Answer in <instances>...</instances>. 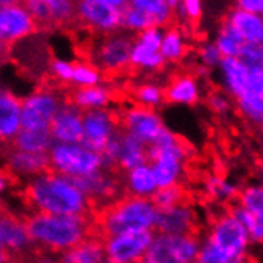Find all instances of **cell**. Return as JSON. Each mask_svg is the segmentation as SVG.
Instances as JSON below:
<instances>
[{"mask_svg":"<svg viewBox=\"0 0 263 263\" xmlns=\"http://www.w3.org/2000/svg\"><path fill=\"white\" fill-rule=\"evenodd\" d=\"M75 21L99 35L121 30V10L109 7L99 0H77Z\"/></svg>","mask_w":263,"mask_h":263,"instance_id":"7c38bea8","label":"cell"},{"mask_svg":"<svg viewBox=\"0 0 263 263\" xmlns=\"http://www.w3.org/2000/svg\"><path fill=\"white\" fill-rule=\"evenodd\" d=\"M118 123H121L123 131L139 139L145 147L153 145L167 129L157 110L141 105H133L131 109L125 110Z\"/></svg>","mask_w":263,"mask_h":263,"instance_id":"4fadbf2b","label":"cell"},{"mask_svg":"<svg viewBox=\"0 0 263 263\" xmlns=\"http://www.w3.org/2000/svg\"><path fill=\"white\" fill-rule=\"evenodd\" d=\"M118 125L117 115L109 109L83 112V137L80 144L91 152L101 153L107 141L120 128Z\"/></svg>","mask_w":263,"mask_h":263,"instance_id":"9a60e30c","label":"cell"},{"mask_svg":"<svg viewBox=\"0 0 263 263\" xmlns=\"http://www.w3.org/2000/svg\"><path fill=\"white\" fill-rule=\"evenodd\" d=\"M37 30V24L21 4L0 7V39L5 45L26 40Z\"/></svg>","mask_w":263,"mask_h":263,"instance_id":"2e32d148","label":"cell"},{"mask_svg":"<svg viewBox=\"0 0 263 263\" xmlns=\"http://www.w3.org/2000/svg\"><path fill=\"white\" fill-rule=\"evenodd\" d=\"M203 16V0H180L173 8V18L180 23H195Z\"/></svg>","mask_w":263,"mask_h":263,"instance_id":"b9f144b4","label":"cell"},{"mask_svg":"<svg viewBox=\"0 0 263 263\" xmlns=\"http://www.w3.org/2000/svg\"><path fill=\"white\" fill-rule=\"evenodd\" d=\"M102 263H120V261H115V260H112V258H107V257H105V258L102 260Z\"/></svg>","mask_w":263,"mask_h":263,"instance_id":"680465c9","label":"cell"},{"mask_svg":"<svg viewBox=\"0 0 263 263\" xmlns=\"http://www.w3.org/2000/svg\"><path fill=\"white\" fill-rule=\"evenodd\" d=\"M155 236L152 230H133L118 233L112 236H105L104 254L107 258H112L120 263H131L136 260H142L148 246Z\"/></svg>","mask_w":263,"mask_h":263,"instance_id":"8fae6325","label":"cell"},{"mask_svg":"<svg viewBox=\"0 0 263 263\" xmlns=\"http://www.w3.org/2000/svg\"><path fill=\"white\" fill-rule=\"evenodd\" d=\"M201 89L196 77L192 73H182L169 83L164 89V101L182 105H193L199 101Z\"/></svg>","mask_w":263,"mask_h":263,"instance_id":"cb8c5ba5","label":"cell"},{"mask_svg":"<svg viewBox=\"0 0 263 263\" xmlns=\"http://www.w3.org/2000/svg\"><path fill=\"white\" fill-rule=\"evenodd\" d=\"M238 59L246 66H263V46L254 43H244Z\"/></svg>","mask_w":263,"mask_h":263,"instance_id":"f6af8a7d","label":"cell"},{"mask_svg":"<svg viewBox=\"0 0 263 263\" xmlns=\"http://www.w3.org/2000/svg\"><path fill=\"white\" fill-rule=\"evenodd\" d=\"M0 249H4V241H2V211H0Z\"/></svg>","mask_w":263,"mask_h":263,"instance_id":"9f6ffc18","label":"cell"},{"mask_svg":"<svg viewBox=\"0 0 263 263\" xmlns=\"http://www.w3.org/2000/svg\"><path fill=\"white\" fill-rule=\"evenodd\" d=\"M190 148L173 131L166 133L157 144L147 147V163L158 189L179 185Z\"/></svg>","mask_w":263,"mask_h":263,"instance_id":"277c9868","label":"cell"},{"mask_svg":"<svg viewBox=\"0 0 263 263\" xmlns=\"http://www.w3.org/2000/svg\"><path fill=\"white\" fill-rule=\"evenodd\" d=\"M134 99L137 105L155 110L164 102V89L157 83H142L134 89Z\"/></svg>","mask_w":263,"mask_h":263,"instance_id":"8d00e7d4","label":"cell"},{"mask_svg":"<svg viewBox=\"0 0 263 263\" xmlns=\"http://www.w3.org/2000/svg\"><path fill=\"white\" fill-rule=\"evenodd\" d=\"M150 201L158 211H163V209L174 208L187 199H185V190L180 187V185H173V187L158 189L152 195Z\"/></svg>","mask_w":263,"mask_h":263,"instance_id":"f35d334b","label":"cell"},{"mask_svg":"<svg viewBox=\"0 0 263 263\" xmlns=\"http://www.w3.org/2000/svg\"><path fill=\"white\" fill-rule=\"evenodd\" d=\"M208 105L211 107L212 112L223 115L231 109V101H230V96H227L223 91H215L212 95H209Z\"/></svg>","mask_w":263,"mask_h":263,"instance_id":"7dc6e473","label":"cell"},{"mask_svg":"<svg viewBox=\"0 0 263 263\" xmlns=\"http://www.w3.org/2000/svg\"><path fill=\"white\" fill-rule=\"evenodd\" d=\"M102 82V72L91 63H77L73 64V73L72 80L77 88H88V86H96Z\"/></svg>","mask_w":263,"mask_h":263,"instance_id":"74e56055","label":"cell"},{"mask_svg":"<svg viewBox=\"0 0 263 263\" xmlns=\"http://www.w3.org/2000/svg\"><path fill=\"white\" fill-rule=\"evenodd\" d=\"M153 27V21L148 14L139 11L133 7H125L121 10V30L123 32H133V34H139L142 30Z\"/></svg>","mask_w":263,"mask_h":263,"instance_id":"d590c367","label":"cell"},{"mask_svg":"<svg viewBox=\"0 0 263 263\" xmlns=\"http://www.w3.org/2000/svg\"><path fill=\"white\" fill-rule=\"evenodd\" d=\"M196 228V212L183 201V203L158 211L157 222H155V233L163 235H193Z\"/></svg>","mask_w":263,"mask_h":263,"instance_id":"ac0fdd59","label":"cell"},{"mask_svg":"<svg viewBox=\"0 0 263 263\" xmlns=\"http://www.w3.org/2000/svg\"><path fill=\"white\" fill-rule=\"evenodd\" d=\"M187 40L183 32L179 27H167L160 45V53L164 59V63H179L187 54Z\"/></svg>","mask_w":263,"mask_h":263,"instance_id":"4dcf8cb0","label":"cell"},{"mask_svg":"<svg viewBox=\"0 0 263 263\" xmlns=\"http://www.w3.org/2000/svg\"><path fill=\"white\" fill-rule=\"evenodd\" d=\"M32 244L53 252H64L88 238L86 215H53L35 212L26 220Z\"/></svg>","mask_w":263,"mask_h":263,"instance_id":"7a4b0ae2","label":"cell"},{"mask_svg":"<svg viewBox=\"0 0 263 263\" xmlns=\"http://www.w3.org/2000/svg\"><path fill=\"white\" fill-rule=\"evenodd\" d=\"M206 193L219 201H231L233 198L238 196V187L235 183H231L227 179H222L219 176H211L208 177L206 183H204Z\"/></svg>","mask_w":263,"mask_h":263,"instance_id":"ab89813d","label":"cell"},{"mask_svg":"<svg viewBox=\"0 0 263 263\" xmlns=\"http://www.w3.org/2000/svg\"><path fill=\"white\" fill-rule=\"evenodd\" d=\"M48 160L51 171L70 179L85 177L102 169L101 153L91 152L82 144H53Z\"/></svg>","mask_w":263,"mask_h":263,"instance_id":"5b68a950","label":"cell"},{"mask_svg":"<svg viewBox=\"0 0 263 263\" xmlns=\"http://www.w3.org/2000/svg\"><path fill=\"white\" fill-rule=\"evenodd\" d=\"M7 187H8V177H7V174L0 173V193H4L7 190Z\"/></svg>","mask_w":263,"mask_h":263,"instance_id":"f907efd6","label":"cell"},{"mask_svg":"<svg viewBox=\"0 0 263 263\" xmlns=\"http://www.w3.org/2000/svg\"><path fill=\"white\" fill-rule=\"evenodd\" d=\"M48 131L54 144H80L83 137V112L70 101H64Z\"/></svg>","mask_w":263,"mask_h":263,"instance_id":"e0dca14e","label":"cell"},{"mask_svg":"<svg viewBox=\"0 0 263 263\" xmlns=\"http://www.w3.org/2000/svg\"><path fill=\"white\" fill-rule=\"evenodd\" d=\"M2 241L7 252H24L32 244L26 220H21L8 212H2Z\"/></svg>","mask_w":263,"mask_h":263,"instance_id":"603a6c76","label":"cell"},{"mask_svg":"<svg viewBox=\"0 0 263 263\" xmlns=\"http://www.w3.org/2000/svg\"><path fill=\"white\" fill-rule=\"evenodd\" d=\"M158 209L153 206L150 199L126 196L115 201L102 214L101 228L105 236L133 230H152L157 222Z\"/></svg>","mask_w":263,"mask_h":263,"instance_id":"3957f363","label":"cell"},{"mask_svg":"<svg viewBox=\"0 0 263 263\" xmlns=\"http://www.w3.org/2000/svg\"><path fill=\"white\" fill-rule=\"evenodd\" d=\"M223 23L233 30V32L244 42V43H263V16L261 14H254L241 11L238 8H231Z\"/></svg>","mask_w":263,"mask_h":263,"instance_id":"ffe728a7","label":"cell"},{"mask_svg":"<svg viewBox=\"0 0 263 263\" xmlns=\"http://www.w3.org/2000/svg\"><path fill=\"white\" fill-rule=\"evenodd\" d=\"M99 2L109 5V7H114L117 10H123L125 7H128V2L129 0H99Z\"/></svg>","mask_w":263,"mask_h":263,"instance_id":"681fc988","label":"cell"},{"mask_svg":"<svg viewBox=\"0 0 263 263\" xmlns=\"http://www.w3.org/2000/svg\"><path fill=\"white\" fill-rule=\"evenodd\" d=\"M239 114L257 126L263 123V95L258 92H246L241 98L235 99Z\"/></svg>","mask_w":263,"mask_h":263,"instance_id":"d6a6232c","label":"cell"},{"mask_svg":"<svg viewBox=\"0 0 263 263\" xmlns=\"http://www.w3.org/2000/svg\"><path fill=\"white\" fill-rule=\"evenodd\" d=\"M50 73L53 75V79H56L61 83H70L73 73V63H70L67 59L56 58L50 63Z\"/></svg>","mask_w":263,"mask_h":263,"instance_id":"bcb514c9","label":"cell"},{"mask_svg":"<svg viewBox=\"0 0 263 263\" xmlns=\"http://www.w3.org/2000/svg\"><path fill=\"white\" fill-rule=\"evenodd\" d=\"M131 263H145L144 260H136V261H131Z\"/></svg>","mask_w":263,"mask_h":263,"instance_id":"91938a15","label":"cell"},{"mask_svg":"<svg viewBox=\"0 0 263 263\" xmlns=\"http://www.w3.org/2000/svg\"><path fill=\"white\" fill-rule=\"evenodd\" d=\"M37 263H59V260L51 258V257H42V258H39Z\"/></svg>","mask_w":263,"mask_h":263,"instance_id":"db71d44e","label":"cell"},{"mask_svg":"<svg viewBox=\"0 0 263 263\" xmlns=\"http://www.w3.org/2000/svg\"><path fill=\"white\" fill-rule=\"evenodd\" d=\"M233 217L244 227V230L249 235V241L252 244H260L263 239V217H257V215L247 212L241 206H233L228 211Z\"/></svg>","mask_w":263,"mask_h":263,"instance_id":"836d02e7","label":"cell"},{"mask_svg":"<svg viewBox=\"0 0 263 263\" xmlns=\"http://www.w3.org/2000/svg\"><path fill=\"white\" fill-rule=\"evenodd\" d=\"M105 258L104 246L98 239H83L61 254L59 263H102Z\"/></svg>","mask_w":263,"mask_h":263,"instance_id":"f1b7e54d","label":"cell"},{"mask_svg":"<svg viewBox=\"0 0 263 263\" xmlns=\"http://www.w3.org/2000/svg\"><path fill=\"white\" fill-rule=\"evenodd\" d=\"M7 48H8V45H5V43H4V40L0 39V56H2V54L7 51Z\"/></svg>","mask_w":263,"mask_h":263,"instance_id":"6f0895ef","label":"cell"},{"mask_svg":"<svg viewBox=\"0 0 263 263\" xmlns=\"http://www.w3.org/2000/svg\"><path fill=\"white\" fill-rule=\"evenodd\" d=\"M235 8L263 16V0H235Z\"/></svg>","mask_w":263,"mask_h":263,"instance_id":"c3c4849f","label":"cell"},{"mask_svg":"<svg viewBox=\"0 0 263 263\" xmlns=\"http://www.w3.org/2000/svg\"><path fill=\"white\" fill-rule=\"evenodd\" d=\"M214 45L217 46L222 58H238L244 42L225 23H222L220 29L217 30V35H215Z\"/></svg>","mask_w":263,"mask_h":263,"instance_id":"e575fe53","label":"cell"},{"mask_svg":"<svg viewBox=\"0 0 263 263\" xmlns=\"http://www.w3.org/2000/svg\"><path fill=\"white\" fill-rule=\"evenodd\" d=\"M195 263H228V258L208 238L199 244Z\"/></svg>","mask_w":263,"mask_h":263,"instance_id":"ee69618b","label":"cell"},{"mask_svg":"<svg viewBox=\"0 0 263 263\" xmlns=\"http://www.w3.org/2000/svg\"><path fill=\"white\" fill-rule=\"evenodd\" d=\"M37 27L56 29L75 21L77 0H21Z\"/></svg>","mask_w":263,"mask_h":263,"instance_id":"5bb4252c","label":"cell"},{"mask_svg":"<svg viewBox=\"0 0 263 263\" xmlns=\"http://www.w3.org/2000/svg\"><path fill=\"white\" fill-rule=\"evenodd\" d=\"M217 69L227 96L238 99L246 92L263 95V66H246L238 58H222Z\"/></svg>","mask_w":263,"mask_h":263,"instance_id":"9c48e42d","label":"cell"},{"mask_svg":"<svg viewBox=\"0 0 263 263\" xmlns=\"http://www.w3.org/2000/svg\"><path fill=\"white\" fill-rule=\"evenodd\" d=\"M0 263H10V252L0 249Z\"/></svg>","mask_w":263,"mask_h":263,"instance_id":"816d5d0a","label":"cell"},{"mask_svg":"<svg viewBox=\"0 0 263 263\" xmlns=\"http://www.w3.org/2000/svg\"><path fill=\"white\" fill-rule=\"evenodd\" d=\"M198 61H199V64L206 69H217L219 67L222 56L217 50V46L214 45V42H204V43L199 45Z\"/></svg>","mask_w":263,"mask_h":263,"instance_id":"7bdbcfd3","label":"cell"},{"mask_svg":"<svg viewBox=\"0 0 263 263\" xmlns=\"http://www.w3.org/2000/svg\"><path fill=\"white\" fill-rule=\"evenodd\" d=\"M7 164L11 173L26 177H34L50 169L48 153H29L16 148L7 155Z\"/></svg>","mask_w":263,"mask_h":263,"instance_id":"7402d4cb","label":"cell"},{"mask_svg":"<svg viewBox=\"0 0 263 263\" xmlns=\"http://www.w3.org/2000/svg\"><path fill=\"white\" fill-rule=\"evenodd\" d=\"M164 4L173 10V8H176L180 4V0H164Z\"/></svg>","mask_w":263,"mask_h":263,"instance_id":"11a10c76","label":"cell"},{"mask_svg":"<svg viewBox=\"0 0 263 263\" xmlns=\"http://www.w3.org/2000/svg\"><path fill=\"white\" fill-rule=\"evenodd\" d=\"M11 142L16 150H23L29 153H48L54 144L50 131H32V129H21L14 136Z\"/></svg>","mask_w":263,"mask_h":263,"instance_id":"f546056e","label":"cell"},{"mask_svg":"<svg viewBox=\"0 0 263 263\" xmlns=\"http://www.w3.org/2000/svg\"><path fill=\"white\" fill-rule=\"evenodd\" d=\"M128 5L148 14L153 26L157 27L166 29V26L173 21V10L164 4V0H129Z\"/></svg>","mask_w":263,"mask_h":263,"instance_id":"1f68e13d","label":"cell"},{"mask_svg":"<svg viewBox=\"0 0 263 263\" xmlns=\"http://www.w3.org/2000/svg\"><path fill=\"white\" fill-rule=\"evenodd\" d=\"M125 187L129 196L145 198V199L152 198V195L158 190V185H157V180H155V176L152 173V167L148 166V163L137 166L126 173Z\"/></svg>","mask_w":263,"mask_h":263,"instance_id":"4316f807","label":"cell"},{"mask_svg":"<svg viewBox=\"0 0 263 263\" xmlns=\"http://www.w3.org/2000/svg\"><path fill=\"white\" fill-rule=\"evenodd\" d=\"M208 239L225 254L228 263H247L249 235L244 227L231 215L225 212L214 220Z\"/></svg>","mask_w":263,"mask_h":263,"instance_id":"8992f818","label":"cell"},{"mask_svg":"<svg viewBox=\"0 0 263 263\" xmlns=\"http://www.w3.org/2000/svg\"><path fill=\"white\" fill-rule=\"evenodd\" d=\"M14 4H21V0H0V7L14 5Z\"/></svg>","mask_w":263,"mask_h":263,"instance_id":"f5cc1de1","label":"cell"},{"mask_svg":"<svg viewBox=\"0 0 263 263\" xmlns=\"http://www.w3.org/2000/svg\"><path fill=\"white\" fill-rule=\"evenodd\" d=\"M110 101H112V92L104 85L77 88L72 92V98H70V102L82 112L107 109V105L110 104Z\"/></svg>","mask_w":263,"mask_h":263,"instance_id":"484cf974","label":"cell"},{"mask_svg":"<svg viewBox=\"0 0 263 263\" xmlns=\"http://www.w3.org/2000/svg\"><path fill=\"white\" fill-rule=\"evenodd\" d=\"M64 99L53 88H39L21 99V129L48 131Z\"/></svg>","mask_w":263,"mask_h":263,"instance_id":"ba28073f","label":"cell"},{"mask_svg":"<svg viewBox=\"0 0 263 263\" xmlns=\"http://www.w3.org/2000/svg\"><path fill=\"white\" fill-rule=\"evenodd\" d=\"M201 241L193 235L155 233L144 255L145 263H195Z\"/></svg>","mask_w":263,"mask_h":263,"instance_id":"52a82bcc","label":"cell"},{"mask_svg":"<svg viewBox=\"0 0 263 263\" xmlns=\"http://www.w3.org/2000/svg\"><path fill=\"white\" fill-rule=\"evenodd\" d=\"M145 163H147V147L139 139L121 129L117 166H120L123 171L128 173L131 169Z\"/></svg>","mask_w":263,"mask_h":263,"instance_id":"d4e9b609","label":"cell"},{"mask_svg":"<svg viewBox=\"0 0 263 263\" xmlns=\"http://www.w3.org/2000/svg\"><path fill=\"white\" fill-rule=\"evenodd\" d=\"M26 198L35 212L53 215H86L89 201L77 187L73 179L51 169L30 179Z\"/></svg>","mask_w":263,"mask_h":263,"instance_id":"6da1fadb","label":"cell"},{"mask_svg":"<svg viewBox=\"0 0 263 263\" xmlns=\"http://www.w3.org/2000/svg\"><path fill=\"white\" fill-rule=\"evenodd\" d=\"M21 131V99L0 88V141L11 142Z\"/></svg>","mask_w":263,"mask_h":263,"instance_id":"44dd1931","label":"cell"},{"mask_svg":"<svg viewBox=\"0 0 263 263\" xmlns=\"http://www.w3.org/2000/svg\"><path fill=\"white\" fill-rule=\"evenodd\" d=\"M238 206L257 217H263V189L260 185H251L238 193Z\"/></svg>","mask_w":263,"mask_h":263,"instance_id":"60d3db41","label":"cell"},{"mask_svg":"<svg viewBox=\"0 0 263 263\" xmlns=\"http://www.w3.org/2000/svg\"><path fill=\"white\" fill-rule=\"evenodd\" d=\"M164 59L160 53V48L145 45L133 39V46H131V56H129V66L144 70V72H155L164 67Z\"/></svg>","mask_w":263,"mask_h":263,"instance_id":"83f0119b","label":"cell"},{"mask_svg":"<svg viewBox=\"0 0 263 263\" xmlns=\"http://www.w3.org/2000/svg\"><path fill=\"white\" fill-rule=\"evenodd\" d=\"M133 37L126 32L101 35L91 48V64L101 72L117 73L129 67Z\"/></svg>","mask_w":263,"mask_h":263,"instance_id":"30bf717a","label":"cell"},{"mask_svg":"<svg viewBox=\"0 0 263 263\" xmlns=\"http://www.w3.org/2000/svg\"><path fill=\"white\" fill-rule=\"evenodd\" d=\"M75 185L82 190V193L88 198V201H102V199H114L118 195L120 183L112 171H96L89 176L73 179Z\"/></svg>","mask_w":263,"mask_h":263,"instance_id":"d6986e66","label":"cell"}]
</instances>
